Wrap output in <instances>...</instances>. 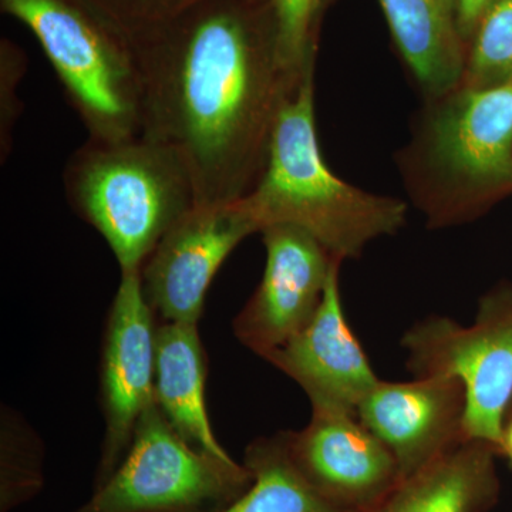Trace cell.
Returning <instances> with one entry per match:
<instances>
[{
    "label": "cell",
    "instance_id": "cell-15",
    "mask_svg": "<svg viewBox=\"0 0 512 512\" xmlns=\"http://www.w3.org/2000/svg\"><path fill=\"white\" fill-rule=\"evenodd\" d=\"M498 448L464 439L443 456L404 478L366 512H487L497 504Z\"/></svg>",
    "mask_w": 512,
    "mask_h": 512
},
{
    "label": "cell",
    "instance_id": "cell-26",
    "mask_svg": "<svg viewBox=\"0 0 512 512\" xmlns=\"http://www.w3.org/2000/svg\"><path fill=\"white\" fill-rule=\"evenodd\" d=\"M512 412V402H511V406H510V409H508V413ZM507 413V414H508Z\"/></svg>",
    "mask_w": 512,
    "mask_h": 512
},
{
    "label": "cell",
    "instance_id": "cell-18",
    "mask_svg": "<svg viewBox=\"0 0 512 512\" xmlns=\"http://www.w3.org/2000/svg\"><path fill=\"white\" fill-rule=\"evenodd\" d=\"M0 444V511L9 512L42 490L43 446L12 409L2 410Z\"/></svg>",
    "mask_w": 512,
    "mask_h": 512
},
{
    "label": "cell",
    "instance_id": "cell-22",
    "mask_svg": "<svg viewBox=\"0 0 512 512\" xmlns=\"http://www.w3.org/2000/svg\"><path fill=\"white\" fill-rule=\"evenodd\" d=\"M26 70V57L9 39L0 43V150L5 160L12 148L13 127L20 114L18 86Z\"/></svg>",
    "mask_w": 512,
    "mask_h": 512
},
{
    "label": "cell",
    "instance_id": "cell-24",
    "mask_svg": "<svg viewBox=\"0 0 512 512\" xmlns=\"http://www.w3.org/2000/svg\"><path fill=\"white\" fill-rule=\"evenodd\" d=\"M500 457L507 458L512 466V412L507 414L504 421L503 437L500 443Z\"/></svg>",
    "mask_w": 512,
    "mask_h": 512
},
{
    "label": "cell",
    "instance_id": "cell-4",
    "mask_svg": "<svg viewBox=\"0 0 512 512\" xmlns=\"http://www.w3.org/2000/svg\"><path fill=\"white\" fill-rule=\"evenodd\" d=\"M63 185L70 207L104 238L121 274L140 272L161 238L197 205L181 158L143 134L89 138L67 161Z\"/></svg>",
    "mask_w": 512,
    "mask_h": 512
},
{
    "label": "cell",
    "instance_id": "cell-21",
    "mask_svg": "<svg viewBox=\"0 0 512 512\" xmlns=\"http://www.w3.org/2000/svg\"><path fill=\"white\" fill-rule=\"evenodd\" d=\"M124 37L137 35L207 0H77Z\"/></svg>",
    "mask_w": 512,
    "mask_h": 512
},
{
    "label": "cell",
    "instance_id": "cell-13",
    "mask_svg": "<svg viewBox=\"0 0 512 512\" xmlns=\"http://www.w3.org/2000/svg\"><path fill=\"white\" fill-rule=\"evenodd\" d=\"M466 404V389L453 377L380 379L356 416L392 453L402 481L467 439Z\"/></svg>",
    "mask_w": 512,
    "mask_h": 512
},
{
    "label": "cell",
    "instance_id": "cell-12",
    "mask_svg": "<svg viewBox=\"0 0 512 512\" xmlns=\"http://www.w3.org/2000/svg\"><path fill=\"white\" fill-rule=\"evenodd\" d=\"M340 266L330 274L311 322L265 360L301 387L312 410L356 414L380 377L346 318Z\"/></svg>",
    "mask_w": 512,
    "mask_h": 512
},
{
    "label": "cell",
    "instance_id": "cell-6",
    "mask_svg": "<svg viewBox=\"0 0 512 512\" xmlns=\"http://www.w3.org/2000/svg\"><path fill=\"white\" fill-rule=\"evenodd\" d=\"M252 483L244 463L190 446L154 402L120 466L74 512H217Z\"/></svg>",
    "mask_w": 512,
    "mask_h": 512
},
{
    "label": "cell",
    "instance_id": "cell-1",
    "mask_svg": "<svg viewBox=\"0 0 512 512\" xmlns=\"http://www.w3.org/2000/svg\"><path fill=\"white\" fill-rule=\"evenodd\" d=\"M126 39L140 73L141 134L181 158L197 205L242 200L303 76L282 60L272 0H207Z\"/></svg>",
    "mask_w": 512,
    "mask_h": 512
},
{
    "label": "cell",
    "instance_id": "cell-8",
    "mask_svg": "<svg viewBox=\"0 0 512 512\" xmlns=\"http://www.w3.org/2000/svg\"><path fill=\"white\" fill-rule=\"evenodd\" d=\"M156 319L144 298L140 272L121 274L101 343L99 403L104 439L96 488L120 466L138 419L156 402Z\"/></svg>",
    "mask_w": 512,
    "mask_h": 512
},
{
    "label": "cell",
    "instance_id": "cell-2",
    "mask_svg": "<svg viewBox=\"0 0 512 512\" xmlns=\"http://www.w3.org/2000/svg\"><path fill=\"white\" fill-rule=\"evenodd\" d=\"M315 70L316 63L309 64L286 101L264 173L237 204L256 232L271 225H293L343 264L359 259L376 239L393 237L403 229L409 204L362 190L330 170L316 127Z\"/></svg>",
    "mask_w": 512,
    "mask_h": 512
},
{
    "label": "cell",
    "instance_id": "cell-25",
    "mask_svg": "<svg viewBox=\"0 0 512 512\" xmlns=\"http://www.w3.org/2000/svg\"><path fill=\"white\" fill-rule=\"evenodd\" d=\"M335 2L336 0H318V13L320 20H323L326 10H328Z\"/></svg>",
    "mask_w": 512,
    "mask_h": 512
},
{
    "label": "cell",
    "instance_id": "cell-14",
    "mask_svg": "<svg viewBox=\"0 0 512 512\" xmlns=\"http://www.w3.org/2000/svg\"><path fill=\"white\" fill-rule=\"evenodd\" d=\"M397 52L423 101L457 89L466 67L458 0H379Z\"/></svg>",
    "mask_w": 512,
    "mask_h": 512
},
{
    "label": "cell",
    "instance_id": "cell-11",
    "mask_svg": "<svg viewBox=\"0 0 512 512\" xmlns=\"http://www.w3.org/2000/svg\"><path fill=\"white\" fill-rule=\"evenodd\" d=\"M281 433L303 477L340 510H372L400 483L392 453L356 414L312 410L303 429Z\"/></svg>",
    "mask_w": 512,
    "mask_h": 512
},
{
    "label": "cell",
    "instance_id": "cell-16",
    "mask_svg": "<svg viewBox=\"0 0 512 512\" xmlns=\"http://www.w3.org/2000/svg\"><path fill=\"white\" fill-rule=\"evenodd\" d=\"M208 359L198 325L160 322L156 330L154 399L190 446L231 460L215 437L205 406Z\"/></svg>",
    "mask_w": 512,
    "mask_h": 512
},
{
    "label": "cell",
    "instance_id": "cell-3",
    "mask_svg": "<svg viewBox=\"0 0 512 512\" xmlns=\"http://www.w3.org/2000/svg\"><path fill=\"white\" fill-rule=\"evenodd\" d=\"M394 161L427 228L480 220L512 197V83L423 101Z\"/></svg>",
    "mask_w": 512,
    "mask_h": 512
},
{
    "label": "cell",
    "instance_id": "cell-20",
    "mask_svg": "<svg viewBox=\"0 0 512 512\" xmlns=\"http://www.w3.org/2000/svg\"><path fill=\"white\" fill-rule=\"evenodd\" d=\"M279 49L289 72L302 76L318 56L319 33L322 20L318 0H272Z\"/></svg>",
    "mask_w": 512,
    "mask_h": 512
},
{
    "label": "cell",
    "instance_id": "cell-7",
    "mask_svg": "<svg viewBox=\"0 0 512 512\" xmlns=\"http://www.w3.org/2000/svg\"><path fill=\"white\" fill-rule=\"evenodd\" d=\"M400 345L413 377H453L466 389L467 439L487 441L500 453L512 402V284L481 296L476 319L464 326L447 316L417 320Z\"/></svg>",
    "mask_w": 512,
    "mask_h": 512
},
{
    "label": "cell",
    "instance_id": "cell-10",
    "mask_svg": "<svg viewBox=\"0 0 512 512\" xmlns=\"http://www.w3.org/2000/svg\"><path fill=\"white\" fill-rule=\"evenodd\" d=\"M259 234L266 254L264 275L232 330L241 345L265 359L311 322L330 274L342 262L293 225H271Z\"/></svg>",
    "mask_w": 512,
    "mask_h": 512
},
{
    "label": "cell",
    "instance_id": "cell-9",
    "mask_svg": "<svg viewBox=\"0 0 512 512\" xmlns=\"http://www.w3.org/2000/svg\"><path fill=\"white\" fill-rule=\"evenodd\" d=\"M256 234L234 204L195 205L158 242L140 271L141 289L161 322L200 325L215 275L245 238Z\"/></svg>",
    "mask_w": 512,
    "mask_h": 512
},
{
    "label": "cell",
    "instance_id": "cell-19",
    "mask_svg": "<svg viewBox=\"0 0 512 512\" xmlns=\"http://www.w3.org/2000/svg\"><path fill=\"white\" fill-rule=\"evenodd\" d=\"M512 83V0H495L468 40L460 86L491 89Z\"/></svg>",
    "mask_w": 512,
    "mask_h": 512
},
{
    "label": "cell",
    "instance_id": "cell-17",
    "mask_svg": "<svg viewBox=\"0 0 512 512\" xmlns=\"http://www.w3.org/2000/svg\"><path fill=\"white\" fill-rule=\"evenodd\" d=\"M244 464L254 483L217 512H345L316 490L293 463L281 431L245 448Z\"/></svg>",
    "mask_w": 512,
    "mask_h": 512
},
{
    "label": "cell",
    "instance_id": "cell-23",
    "mask_svg": "<svg viewBox=\"0 0 512 512\" xmlns=\"http://www.w3.org/2000/svg\"><path fill=\"white\" fill-rule=\"evenodd\" d=\"M495 0H458V19H460L461 35L468 45L478 22L484 13L491 8Z\"/></svg>",
    "mask_w": 512,
    "mask_h": 512
},
{
    "label": "cell",
    "instance_id": "cell-5",
    "mask_svg": "<svg viewBox=\"0 0 512 512\" xmlns=\"http://www.w3.org/2000/svg\"><path fill=\"white\" fill-rule=\"evenodd\" d=\"M36 37L90 140L141 134V83L130 42L77 0H0Z\"/></svg>",
    "mask_w": 512,
    "mask_h": 512
}]
</instances>
